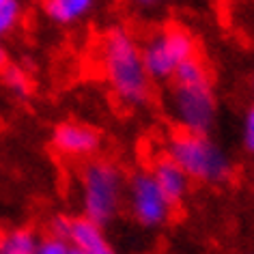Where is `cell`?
<instances>
[{
	"label": "cell",
	"instance_id": "7",
	"mask_svg": "<svg viewBox=\"0 0 254 254\" xmlns=\"http://www.w3.org/2000/svg\"><path fill=\"white\" fill-rule=\"evenodd\" d=\"M52 233L67 239L71 250L80 254H114V246L110 244L104 226L80 218H56L52 222Z\"/></svg>",
	"mask_w": 254,
	"mask_h": 254
},
{
	"label": "cell",
	"instance_id": "4",
	"mask_svg": "<svg viewBox=\"0 0 254 254\" xmlns=\"http://www.w3.org/2000/svg\"><path fill=\"white\" fill-rule=\"evenodd\" d=\"M166 157H170L190 181L205 186H222L231 179L235 164L231 153L215 142L211 136L198 134H175L166 142Z\"/></svg>",
	"mask_w": 254,
	"mask_h": 254
},
{
	"label": "cell",
	"instance_id": "1",
	"mask_svg": "<svg viewBox=\"0 0 254 254\" xmlns=\"http://www.w3.org/2000/svg\"><path fill=\"white\" fill-rule=\"evenodd\" d=\"M99 59L108 84L121 104L140 108L151 99V78L134 33L125 26L108 28L99 43Z\"/></svg>",
	"mask_w": 254,
	"mask_h": 254
},
{
	"label": "cell",
	"instance_id": "18",
	"mask_svg": "<svg viewBox=\"0 0 254 254\" xmlns=\"http://www.w3.org/2000/svg\"><path fill=\"white\" fill-rule=\"evenodd\" d=\"M71 254H80V252H75V250H71Z\"/></svg>",
	"mask_w": 254,
	"mask_h": 254
},
{
	"label": "cell",
	"instance_id": "15",
	"mask_svg": "<svg viewBox=\"0 0 254 254\" xmlns=\"http://www.w3.org/2000/svg\"><path fill=\"white\" fill-rule=\"evenodd\" d=\"M241 144L250 155H254V104L248 108L241 121Z\"/></svg>",
	"mask_w": 254,
	"mask_h": 254
},
{
	"label": "cell",
	"instance_id": "12",
	"mask_svg": "<svg viewBox=\"0 0 254 254\" xmlns=\"http://www.w3.org/2000/svg\"><path fill=\"white\" fill-rule=\"evenodd\" d=\"M20 15H22L20 0H4V2H0V41L15 30Z\"/></svg>",
	"mask_w": 254,
	"mask_h": 254
},
{
	"label": "cell",
	"instance_id": "8",
	"mask_svg": "<svg viewBox=\"0 0 254 254\" xmlns=\"http://www.w3.org/2000/svg\"><path fill=\"white\" fill-rule=\"evenodd\" d=\"M52 147L65 157L84 160L97 153L101 147V134L88 123L63 121L52 131Z\"/></svg>",
	"mask_w": 254,
	"mask_h": 254
},
{
	"label": "cell",
	"instance_id": "2",
	"mask_svg": "<svg viewBox=\"0 0 254 254\" xmlns=\"http://www.w3.org/2000/svg\"><path fill=\"white\" fill-rule=\"evenodd\" d=\"M168 93V110L186 134L209 136L218 121V97L209 82L207 69L198 59L188 61L175 73Z\"/></svg>",
	"mask_w": 254,
	"mask_h": 254
},
{
	"label": "cell",
	"instance_id": "17",
	"mask_svg": "<svg viewBox=\"0 0 254 254\" xmlns=\"http://www.w3.org/2000/svg\"><path fill=\"white\" fill-rule=\"evenodd\" d=\"M131 2H136V4H142V7H151V4H155L157 0H131Z\"/></svg>",
	"mask_w": 254,
	"mask_h": 254
},
{
	"label": "cell",
	"instance_id": "10",
	"mask_svg": "<svg viewBox=\"0 0 254 254\" xmlns=\"http://www.w3.org/2000/svg\"><path fill=\"white\" fill-rule=\"evenodd\" d=\"M43 13L56 26H75L97 7V0H43Z\"/></svg>",
	"mask_w": 254,
	"mask_h": 254
},
{
	"label": "cell",
	"instance_id": "13",
	"mask_svg": "<svg viewBox=\"0 0 254 254\" xmlns=\"http://www.w3.org/2000/svg\"><path fill=\"white\" fill-rule=\"evenodd\" d=\"M2 84L9 88L13 95H17V97H26V95L30 93V80L28 75L22 71L20 67H4L2 69Z\"/></svg>",
	"mask_w": 254,
	"mask_h": 254
},
{
	"label": "cell",
	"instance_id": "14",
	"mask_svg": "<svg viewBox=\"0 0 254 254\" xmlns=\"http://www.w3.org/2000/svg\"><path fill=\"white\" fill-rule=\"evenodd\" d=\"M35 254H71V246L67 244L65 237L50 233L37 241Z\"/></svg>",
	"mask_w": 254,
	"mask_h": 254
},
{
	"label": "cell",
	"instance_id": "11",
	"mask_svg": "<svg viewBox=\"0 0 254 254\" xmlns=\"http://www.w3.org/2000/svg\"><path fill=\"white\" fill-rule=\"evenodd\" d=\"M39 237L24 226L9 228L0 235V254H35Z\"/></svg>",
	"mask_w": 254,
	"mask_h": 254
},
{
	"label": "cell",
	"instance_id": "19",
	"mask_svg": "<svg viewBox=\"0 0 254 254\" xmlns=\"http://www.w3.org/2000/svg\"><path fill=\"white\" fill-rule=\"evenodd\" d=\"M0 2H4V0H0Z\"/></svg>",
	"mask_w": 254,
	"mask_h": 254
},
{
	"label": "cell",
	"instance_id": "16",
	"mask_svg": "<svg viewBox=\"0 0 254 254\" xmlns=\"http://www.w3.org/2000/svg\"><path fill=\"white\" fill-rule=\"evenodd\" d=\"M4 67H9V54H7V50L0 46V71H2Z\"/></svg>",
	"mask_w": 254,
	"mask_h": 254
},
{
	"label": "cell",
	"instance_id": "3",
	"mask_svg": "<svg viewBox=\"0 0 254 254\" xmlns=\"http://www.w3.org/2000/svg\"><path fill=\"white\" fill-rule=\"evenodd\" d=\"M127 179L110 160H91L80 170V207L86 220L108 226L119 218L125 207Z\"/></svg>",
	"mask_w": 254,
	"mask_h": 254
},
{
	"label": "cell",
	"instance_id": "9",
	"mask_svg": "<svg viewBox=\"0 0 254 254\" xmlns=\"http://www.w3.org/2000/svg\"><path fill=\"white\" fill-rule=\"evenodd\" d=\"M149 173L153 175L155 183L160 186L164 196H166L173 205H179V202L188 196L190 183L192 181H190V177L183 173L170 157H160V160H155L153 168H151Z\"/></svg>",
	"mask_w": 254,
	"mask_h": 254
},
{
	"label": "cell",
	"instance_id": "6",
	"mask_svg": "<svg viewBox=\"0 0 254 254\" xmlns=\"http://www.w3.org/2000/svg\"><path fill=\"white\" fill-rule=\"evenodd\" d=\"M125 207L129 211L131 220L138 226L147 228V231L166 226L170 218H173V209H175V205L164 196V192L155 183L153 175L149 170H136L127 179Z\"/></svg>",
	"mask_w": 254,
	"mask_h": 254
},
{
	"label": "cell",
	"instance_id": "5",
	"mask_svg": "<svg viewBox=\"0 0 254 254\" xmlns=\"http://www.w3.org/2000/svg\"><path fill=\"white\" fill-rule=\"evenodd\" d=\"M140 52L151 82H168L181 65L196 59V39L183 26H166L149 35Z\"/></svg>",
	"mask_w": 254,
	"mask_h": 254
}]
</instances>
